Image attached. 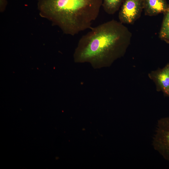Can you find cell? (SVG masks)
Here are the masks:
<instances>
[{"mask_svg": "<svg viewBox=\"0 0 169 169\" xmlns=\"http://www.w3.org/2000/svg\"><path fill=\"white\" fill-rule=\"evenodd\" d=\"M90 28L78 42L75 61L109 64L125 54L132 34L124 24L113 19Z\"/></svg>", "mask_w": 169, "mask_h": 169, "instance_id": "cell-1", "label": "cell"}, {"mask_svg": "<svg viewBox=\"0 0 169 169\" xmlns=\"http://www.w3.org/2000/svg\"><path fill=\"white\" fill-rule=\"evenodd\" d=\"M102 0H38L41 16L74 36L91 28L97 18Z\"/></svg>", "mask_w": 169, "mask_h": 169, "instance_id": "cell-2", "label": "cell"}, {"mask_svg": "<svg viewBox=\"0 0 169 169\" xmlns=\"http://www.w3.org/2000/svg\"><path fill=\"white\" fill-rule=\"evenodd\" d=\"M156 132L153 141L154 148L169 161V117L158 121Z\"/></svg>", "mask_w": 169, "mask_h": 169, "instance_id": "cell-3", "label": "cell"}, {"mask_svg": "<svg viewBox=\"0 0 169 169\" xmlns=\"http://www.w3.org/2000/svg\"><path fill=\"white\" fill-rule=\"evenodd\" d=\"M143 9V0H124L118 14L119 21L133 24L141 17Z\"/></svg>", "mask_w": 169, "mask_h": 169, "instance_id": "cell-4", "label": "cell"}, {"mask_svg": "<svg viewBox=\"0 0 169 169\" xmlns=\"http://www.w3.org/2000/svg\"><path fill=\"white\" fill-rule=\"evenodd\" d=\"M148 76L154 82L156 90L162 91L165 97H169V62L163 68L152 71Z\"/></svg>", "mask_w": 169, "mask_h": 169, "instance_id": "cell-5", "label": "cell"}, {"mask_svg": "<svg viewBox=\"0 0 169 169\" xmlns=\"http://www.w3.org/2000/svg\"><path fill=\"white\" fill-rule=\"evenodd\" d=\"M168 3L166 0H143L145 14L149 16L164 14L168 9Z\"/></svg>", "mask_w": 169, "mask_h": 169, "instance_id": "cell-6", "label": "cell"}, {"mask_svg": "<svg viewBox=\"0 0 169 169\" xmlns=\"http://www.w3.org/2000/svg\"><path fill=\"white\" fill-rule=\"evenodd\" d=\"M164 15L159 37L161 40L169 44V2L168 9Z\"/></svg>", "mask_w": 169, "mask_h": 169, "instance_id": "cell-7", "label": "cell"}, {"mask_svg": "<svg viewBox=\"0 0 169 169\" xmlns=\"http://www.w3.org/2000/svg\"><path fill=\"white\" fill-rule=\"evenodd\" d=\"M124 0H102V6L107 14L112 15L118 11Z\"/></svg>", "mask_w": 169, "mask_h": 169, "instance_id": "cell-8", "label": "cell"}, {"mask_svg": "<svg viewBox=\"0 0 169 169\" xmlns=\"http://www.w3.org/2000/svg\"><path fill=\"white\" fill-rule=\"evenodd\" d=\"M7 4L6 0H0V11L3 12L6 8Z\"/></svg>", "mask_w": 169, "mask_h": 169, "instance_id": "cell-9", "label": "cell"}]
</instances>
